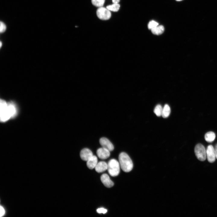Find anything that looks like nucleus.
Segmentation results:
<instances>
[{
  "label": "nucleus",
  "mask_w": 217,
  "mask_h": 217,
  "mask_svg": "<svg viewBox=\"0 0 217 217\" xmlns=\"http://www.w3.org/2000/svg\"><path fill=\"white\" fill-rule=\"evenodd\" d=\"M119 162L121 168L125 172H130L133 168V165L132 160L125 153L122 152L119 154Z\"/></svg>",
  "instance_id": "obj_1"
},
{
  "label": "nucleus",
  "mask_w": 217,
  "mask_h": 217,
  "mask_svg": "<svg viewBox=\"0 0 217 217\" xmlns=\"http://www.w3.org/2000/svg\"><path fill=\"white\" fill-rule=\"evenodd\" d=\"M107 164V170L109 174L113 177L117 176L120 171V166L119 162L112 159L109 161Z\"/></svg>",
  "instance_id": "obj_2"
},
{
  "label": "nucleus",
  "mask_w": 217,
  "mask_h": 217,
  "mask_svg": "<svg viewBox=\"0 0 217 217\" xmlns=\"http://www.w3.org/2000/svg\"><path fill=\"white\" fill-rule=\"evenodd\" d=\"M11 118L8 103L4 100H0V120L5 122Z\"/></svg>",
  "instance_id": "obj_3"
},
{
  "label": "nucleus",
  "mask_w": 217,
  "mask_h": 217,
  "mask_svg": "<svg viewBox=\"0 0 217 217\" xmlns=\"http://www.w3.org/2000/svg\"><path fill=\"white\" fill-rule=\"evenodd\" d=\"M195 155L199 160L203 161L206 157V150L204 146L201 144H197L194 148Z\"/></svg>",
  "instance_id": "obj_4"
},
{
  "label": "nucleus",
  "mask_w": 217,
  "mask_h": 217,
  "mask_svg": "<svg viewBox=\"0 0 217 217\" xmlns=\"http://www.w3.org/2000/svg\"><path fill=\"white\" fill-rule=\"evenodd\" d=\"M96 14L100 19L105 20L109 19L111 15L110 11L106 8L102 7H99L97 9Z\"/></svg>",
  "instance_id": "obj_5"
},
{
  "label": "nucleus",
  "mask_w": 217,
  "mask_h": 217,
  "mask_svg": "<svg viewBox=\"0 0 217 217\" xmlns=\"http://www.w3.org/2000/svg\"><path fill=\"white\" fill-rule=\"evenodd\" d=\"M206 157L208 162L210 163H212L215 160L216 156L215 149L212 145H209L206 149Z\"/></svg>",
  "instance_id": "obj_6"
},
{
  "label": "nucleus",
  "mask_w": 217,
  "mask_h": 217,
  "mask_svg": "<svg viewBox=\"0 0 217 217\" xmlns=\"http://www.w3.org/2000/svg\"><path fill=\"white\" fill-rule=\"evenodd\" d=\"M99 143L102 147L105 148L109 150L112 151L114 149V147L113 144L107 138L102 137L100 139Z\"/></svg>",
  "instance_id": "obj_7"
},
{
  "label": "nucleus",
  "mask_w": 217,
  "mask_h": 217,
  "mask_svg": "<svg viewBox=\"0 0 217 217\" xmlns=\"http://www.w3.org/2000/svg\"><path fill=\"white\" fill-rule=\"evenodd\" d=\"M110 152L108 150L102 147L97 150L96 153L100 159H104L109 157L110 156Z\"/></svg>",
  "instance_id": "obj_8"
},
{
  "label": "nucleus",
  "mask_w": 217,
  "mask_h": 217,
  "mask_svg": "<svg viewBox=\"0 0 217 217\" xmlns=\"http://www.w3.org/2000/svg\"><path fill=\"white\" fill-rule=\"evenodd\" d=\"M100 179L103 184L107 187H111L114 185V183L110 179L109 176L107 174H102L101 176Z\"/></svg>",
  "instance_id": "obj_9"
},
{
  "label": "nucleus",
  "mask_w": 217,
  "mask_h": 217,
  "mask_svg": "<svg viewBox=\"0 0 217 217\" xmlns=\"http://www.w3.org/2000/svg\"><path fill=\"white\" fill-rule=\"evenodd\" d=\"M80 155L82 160L87 161L93 156V155L92 152L90 149L86 148L81 150Z\"/></svg>",
  "instance_id": "obj_10"
},
{
  "label": "nucleus",
  "mask_w": 217,
  "mask_h": 217,
  "mask_svg": "<svg viewBox=\"0 0 217 217\" xmlns=\"http://www.w3.org/2000/svg\"><path fill=\"white\" fill-rule=\"evenodd\" d=\"M108 164L105 162L101 161L97 163L95 168L98 173L102 172L107 170Z\"/></svg>",
  "instance_id": "obj_11"
},
{
  "label": "nucleus",
  "mask_w": 217,
  "mask_h": 217,
  "mask_svg": "<svg viewBox=\"0 0 217 217\" xmlns=\"http://www.w3.org/2000/svg\"><path fill=\"white\" fill-rule=\"evenodd\" d=\"M97 158L96 156L93 155L86 162V165L88 168L92 169L95 168L97 163Z\"/></svg>",
  "instance_id": "obj_12"
},
{
  "label": "nucleus",
  "mask_w": 217,
  "mask_h": 217,
  "mask_svg": "<svg viewBox=\"0 0 217 217\" xmlns=\"http://www.w3.org/2000/svg\"><path fill=\"white\" fill-rule=\"evenodd\" d=\"M7 103L11 118H13L17 114L16 106L13 102H9Z\"/></svg>",
  "instance_id": "obj_13"
},
{
  "label": "nucleus",
  "mask_w": 217,
  "mask_h": 217,
  "mask_svg": "<svg viewBox=\"0 0 217 217\" xmlns=\"http://www.w3.org/2000/svg\"><path fill=\"white\" fill-rule=\"evenodd\" d=\"M151 30L153 34L156 35H159L164 32V27L162 25H158Z\"/></svg>",
  "instance_id": "obj_14"
},
{
  "label": "nucleus",
  "mask_w": 217,
  "mask_h": 217,
  "mask_svg": "<svg viewBox=\"0 0 217 217\" xmlns=\"http://www.w3.org/2000/svg\"><path fill=\"white\" fill-rule=\"evenodd\" d=\"M215 133L212 131L206 133L205 135V140L208 142L211 143L215 140Z\"/></svg>",
  "instance_id": "obj_15"
},
{
  "label": "nucleus",
  "mask_w": 217,
  "mask_h": 217,
  "mask_svg": "<svg viewBox=\"0 0 217 217\" xmlns=\"http://www.w3.org/2000/svg\"><path fill=\"white\" fill-rule=\"evenodd\" d=\"M171 112L170 108L168 104H165L163 108L162 116L164 118H167Z\"/></svg>",
  "instance_id": "obj_16"
},
{
  "label": "nucleus",
  "mask_w": 217,
  "mask_h": 217,
  "mask_svg": "<svg viewBox=\"0 0 217 217\" xmlns=\"http://www.w3.org/2000/svg\"><path fill=\"white\" fill-rule=\"evenodd\" d=\"M120 5L118 3H113V4L108 5L106 8L109 11L116 12L118 11L119 9Z\"/></svg>",
  "instance_id": "obj_17"
},
{
  "label": "nucleus",
  "mask_w": 217,
  "mask_h": 217,
  "mask_svg": "<svg viewBox=\"0 0 217 217\" xmlns=\"http://www.w3.org/2000/svg\"><path fill=\"white\" fill-rule=\"evenodd\" d=\"M162 109L163 108L160 105H158L155 107L154 109V113L158 116H162Z\"/></svg>",
  "instance_id": "obj_18"
},
{
  "label": "nucleus",
  "mask_w": 217,
  "mask_h": 217,
  "mask_svg": "<svg viewBox=\"0 0 217 217\" xmlns=\"http://www.w3.org/2000/svg\"><path fill=\"white\" fill-rule=\"evenodd\" d=\"M105 1V0H91L92 4L95 6L99 8L102 7Z\"/></svg>",
  "instance_id": "obj_19"
},
{
  "label": "nucleus",
  "mask_w": 217,
  "mask_h": 217,
  "mask_svg": "<svg viewBox=\"0 0 217 217\" xmlns=\"http://www.w3.org/2000/svg\"><path fill=\"white\" fill-rule=\"evenodd\" d=\"M159 25V23L154 20L150 21L148 24V27L151 30Z\"/></svg>",
  "instance_id": "obj_20"
},
{
  "label": "nucleus",
  "mask_w": 217,
  "mask_h": 217,
  "mask_svg": "<svg viewBox=\"0 0 217 217\" xmlns=\"http://www.w3.org/2000/svg\"><path fill=\"white\" fill-rule=\"evenodd\" d=\"M6 27L5 24L2 22H0V31L1 33L4 32L6 30Z\"/></svg>",
  "instance_id": "obj_21"
},
{
  "label": "nucleus",
  "mask_w": 217,
  "mask_h": 217,
  "mask_svg": "<svg viewBox=\"0 0 217 217\" xmlns=\"http://www.w3.org/2000/svg\"><path fill=\"white\" fill-rule=\"evenodd\" d=\"M97 212L99 213H102L105 214L106 213L107 211V210L104 208H98L96 210Z\"/></svg>",
  "instance_id": "obj_22"
},
{
  "label": "nucleus",
  "mask_w": 217,
  "mask_h": 217,
  "mask_svg": "<svg viewBox=\"0 0 217 217\" xmlns=\"http://www.w3.org/2000/svg\"><path fill=\"white\" fill-rule=\"evenodd\" d=\"M5 214V210L3 207L2 206L0 207V215L2 217Z\"/></svg>",
  "instance_id": "obj_23"
},
{
  "label": "nucleus",
  "mask_w": 217,
  "mask_h": 217,
  "mask_svg": "<svg viewBox=\"0 0 217 217\" xmlns=\"http://www.w3.org/2000/svg\"><path fill=\"white\" fill-rule=\"evenodd\" d=\"M215 149V156H216V158L217 159V144H216Z\"/></svg>",
  "instance_id": "obj_24"
},
{
  "label": "nucleus",
  "mask_w": 217,
  "mask_h": 217,
  "mask_svg": "<svg viewBox=\"0 0 217 217\" xmlns=\"http://www.w3.org/2000/svg\"><path fill=\"white\" fill-rule=\"evenodd\" d=\"M120 0H112V2L113 3H118L120 2Z\"/></svg>",
  "instance_id": "obj_25"
},
{
  "label": "nucleus",
  "mask_w": 217,
  "mask_h": 217,
  "mask_svg": "<svg viewBox=\"0 0 217 217\" xmlns=\"http://www.w3.org/2000/svg\"><path fill=\"white\" fill-rule=\"evenodd\" d=\"M0 47H1V46H2V42H1V41L0 42Z\"/></svg>",
  "instance_id": "obj_26"
},
{
  "label": "nucleus",
  "mask_w": 217,
  "mask_h": 217,
  "mask_svg": "<svg viewBox=\"0 0 217 217\" xmlns=\"http://www.w3.org/2000/svg\"><path fill=\"white\" fill-rule=\"evenodd\" d=\"M176 0L177 1H182V0Z\"/></svg>",
  "instance_id": "obj_27"
}]
</instances>
